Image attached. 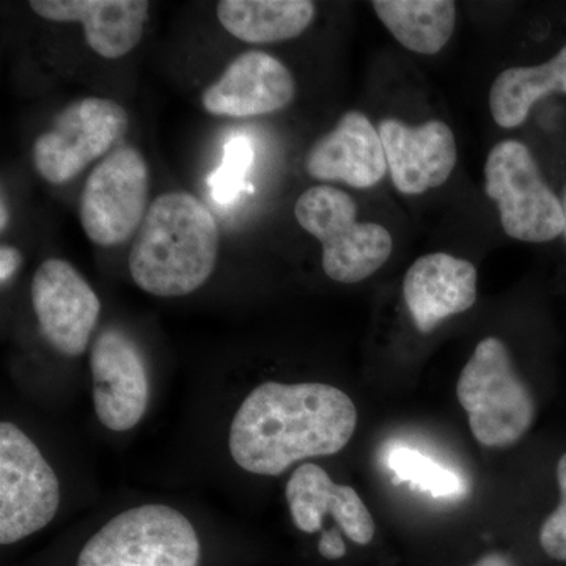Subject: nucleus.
<instances>
[{
  "mask_svg": "<svg viewBox=\"0 0 566 566\" xmlns=\"http://www.w3.org/2000/svg\"><path fill=\"white\" fill-rule=\"evenodd\" d=\"M356 427V405L344 390L322 382L268 381L238 408L230 455L251 474L277 476L297 461L342 452Z\"/></svg>",
  "mask_w": 566,
  "mask_h": 566,
  "instance_id": "f257e3e1",
  "label": "nucleus"
},
{
  "mask_svg": "<svg viewBox=\"0 0 566 566\" xmlns=\"http://www.w3.org/2000/svg\"><path fill=\"white\" fill-rule=\"evenodd\" d=\"M221 233L207 205L191 192H166L153 200L134 237L129 273L144 292L180 297L210 281Z\"/></svg>",
  "mask_w": 566,
  "mask_h": 566,
  "instance_id": "f03ea898",
  "label": "nucleus"
},
{
  "mask_svg": "<svg viewBox=\"0 0 566 566\" xmlns=\"http://www.w3.org/2000/svg\"><path fill=\"white\" fill-rule=\"evenodd\" d=\"M457 395L472 434L490 449L515 446L538 412L534 389L517 374L509 348L497 337L483 338L475 346L461 370Z\"/></svg>",
  "mask_w": 566,
  "mask_h": 566,
  "instance_id": "7ed1b4c3",
  "label": "nucleus"
},
{
  "mask_svg": "<svg viewBox=\"0 0 566 566\" xmlns=\"http://www.w3.org/2000/svg\"><path fill=\"white\" fill-rule=\"evenodd\" d=\"M294 216L322 243L323 271L334 282H363L392 255L389 230L381 223L357 221L353 197L334 186L307 189L294 205Z\"/></svg>",
  "mask_w": 566,
  "mask_h": 566,
  "instance_id": "20e7f679",
  "label": "nucleus"
},
{
  "mask_svg": "<svg viewBox=\"0 0 566 566\" xmlns=\"http://www.w3.org/2000/svg\"><path fill=\"white\" fill-rule=\"evenodd\" d=\"M191 521L167 505H142L112 517L82 546L76 566H200Z\"/></svg>",
  "mask_w": 566,
  "mask_h": 566,
  "instance_id": "39448f33",
  "label": "nucleus"
},
{
  "mask_svg": "<svg viewBox=\"0 0 566 566\" xmlns=\"http://www.w3.org/2000/svg\"><path fill=\"white\" fill-rule=\"evenodd\" d=\"M485 191L497 205L502 229L513 240L547 243L565 232L564 205L523 142H499L490 151Z\"/></svg>",
  "mask_w": 566,
  "mask_h": 566,
  "instance_id": "423d86ee",
  "label": "nucleus"
},
{
  "mask_svg": "<svg viewBox=\"0 0 566 566\" xmlns=\"http://www.w3.org/2000/svg\"><path fill=\"white\" fill-rule=\"evenodd\" d=\"M150 172L139 150H112L92 170L82 188L80 219L93 244L115 248L139 232L148 208Z\"/></svg>",
  "mask_w": 566,
  "mask_h": 566,
  "instance_id": "0eeeda50",
  "label": "nucleus"
},
{
  "mask_svg": "<svg viewBox=\"0 0 566 566\" xmlns=\"http://www.w3.org/2000/svg\"><path fill=\"white\" fill-rule=\"evenodd\" d=\"M61 483L21 428L0 423V543L14 545L54 520Z\"/></svg>",
  "mask_w": 566,
  "mask_h": 566,
  "instance_id": "6e6552de",
  "label": "nucleus"
},
{
  "mask_svg": "<svg viewBox=\"0 0 566 566\" xmlns=\"http://www.w3.org/2000/svg\"><path fill=\"white\" fill-rule=\"evenodd\" d=\"M129 117L120 104L98 96L71 103L51 128L36 137L32 163L51 185H66L92 163L109 155L128 132Z\"/></svg>",
  "mask_w": 566,
  "mask_h": 566,
  "instance_id": "1a4fd4ad",
  "label": "nucleus"
},
{
  "mask_svg": "<svg viewBox=\"0 0 566 566\" xmlns=\"http://www.w3.org/2000/svg\"><path fill=\"white\" fill-rule=\"evenodd\" d=\"M31 294L48 344L65 356H81L102 314V303L91 283L66 260L50 259L36 268Z\"/></svg>",
  "mask_w": 566,
  "mask_h": 566,
  "instance_id": "9d476101",
  "label": "nucleus"
},
{
  "mask_svg": "<svg viewBox=\"0 0 566 566\" xmlns=\"http://www.w3.org/2000/svg\"><path fill=\"white\" fill-rule=\"evenodd\" d=\"M91 370L99 422L117 433L132 430L147 411L150 395L139 346L122 331H104L93 345Z\"/></svg>",
  "mask_w": 566,
  "mask_h": 566,
  "instance_id": "9b49d317",
  "label": "nucleus"
},
{
  "mask_svg": "<svg viewBox=\"0 0 566 566\" xmlns=\"http://www.w3.org/2000/svg\"><path fill=\"white\" fill-rule=\"evenodd\" d=\"M378 132L395 189L405 196H420L439 188L455 169V134L444 122L406 125L387 118L379 123Z\"/></svg>",
  "mask_w": 566,
  "mask_h": 566,
  "instance_id": "f8f14e48",
  "label": "nucleus"
},
{
  "mask_svg": "<svg viewBox=\"0 0 566 566\" xmlns=\"http://www.w3.org/2000/svg\"><path fill=\"white\" fill-rule=\"evenodd\" d=\"M296 96L292 71L274 55L248 51L230 62L202 95L203 109L218 117H259L285 109Z\"/></svg>",
  "mask_w": 566,
  "mask_h": 566,
  "instance_id": "ddd939ff",
  "label": "nucleus"
},
{
  "mask_svg": "<svg viewBox=\"0 0 566 566\" xmlns=\"http://www.w3.org/2000/svg\"><path fill=\"white\" fill-rule=\"evenodd\" d=\"M305 170L318 181H340L352 188L368 189L382 181L389 167L374 123L363 112L349 111L333 132L319 137L308 150Z\"/></svg>",
  "mask_w": 566,
  "mask_h": 566,
  "instance_id": "4468645a",
  "label": "nucleus"
},
{
  "mask_svg": "<svg viewBox=\"0 0 566 566\" xmlns=\"http://www.w3.org/2000/svg\"><path fill=\"white\" fill-rule=\"evenodd\" d=\"M285 497L294 526L304 534L322 531L329 515L356 545L367 546L374 539V516L360 495L352 486L335 483L318 464H301L286 483Z\"/></svg>",
  "mask_w": 566,
  "mask_h": 566,
  "instance_id": "2eb2a0df",
  "label": "nucleus"
},
{
  "mask_svg": "<svg viewBox=\"0 0 566 566\" xmlns=\"http://www.w3.org/2000/svg\"><path fill=\"white\" fill-rule=\"evenodd\" d=\"M403 296L417 329L431 334L447 318L464 314L475 304V266L450 253H428L406 273Z\"/></svg>",
  "mask_w": 566,
  "mask_h": 566,
  "instance_id": "dca6fc26",
  "label": "nucleus"
},
{
  "mask_svg": "<svg viewBox=\"0 0 566 566\" xmlns=\"http://www.w3.org/2000/svg\"><path fill=\"white\" fill-rule=\"evenodd\" d=\"M29 6L43 20L81 24L88 48L109 61L140 43L150 11L147 0H32Z\"/></svg>",
  "mask_w": 566,
  "mask_h": 566,
  "instance_id": "f3484780",
  "label": "nucleus"
},
{
  "mask_svg": "<svg viewBox=\"0 0 566 566\" xmlns=\"http://www.w3.org/2000/svg\"><path fill=\"white\" fill-rule=\"evenodd\" d=\"M218 20L234 39L249 44H270L296 39L315 18L311 0H222Z\"/></svg>",
  "mask_w": 566,
  "mask_h": 566,
  "instance_id": "a211bd4d",
  "label": "nucleus"
},
{
  "mask_svg": "<svg viewBox=\"0 0 566 566\" xmlns=\"http://www.w3.org/2000/svg\"><path fill=\"white\" fill-rule=\"evenodd\" d=\"M371 7L394 39L416 54H438L455 32L452 0H375Z\"/></svg>",
  "mask_w": 566,
  "mask_h": 566,
  "instance_id": "6ab92c4d",
  "label": "nucleus"
},
{
  "mask_svg": "<svg viewBox=\"0 0 566 566\" xmlns=\"http://www.w3.org/2000/svg\"><path fill=\"white\" fill-rule=\"evenodd\" d=\"M551 93H566V44L543 65L502 71L490 88L491 115L501 128H517Z\"/></svg>",
  "mask_w": 566,
  "mask_h": 566,
  "instance_id": "aec40b11",
  "label": "nucleus"
},
{
  "mask_svg": "<svg viewBox=\"0 0 566 566\" xmlns=\"http://www.w3.org/2000/svg\"><path fill=\"white\" fill-rule=\"evenodd\" d=\"M387 465L398 479L428 491L436 497H458L464 493L463 480L455 472L415 449L397 447L387 457Z\"/></svg>",
  "mask_w": 566,
  "mask_h": 566,
  "instance_id": "412c9836",
  "label": "nucleus"
},
{
  "mask_svg": "<svg viewBox=\"0 0 566 566\" xmlns=\"http://www.w3.org/2000/svg\"><path fill=\"white\" fill-rule=\"evenodd\" d=\"M253 163L251 142L244 136H234L223 148L221 166L208 177L212 199L219 205L233 203L245 189V175Z\"/></svg>",
  "mask_w": 566,
  "mask_h": 566,
  "instance_id": "4be33fe9",
  "label": "nucleus"
},
{
  "mask_svg": "<svg viewBox=\"0 0 566 566\" xmlns=\"http://www.w3.org/2000/svg\"><path fill=\"white\" fill-rule=\"evenodd\" d=\"M556 479L560 490V505L539 523L536 543L547 560L566 565V449L556 460Z\"/></svg>",
  "mask_w": 566,
  "mask_h": 566,
  "instance_id": "5701e85b",
  "label": "nucleus"
},
{
  "mask_svg": "<svg viewBox=\"0 0 566 566\" xmlns=\"http://www.w3.org/2000/svg\"><path fill=\"white\" fill-rule=\"evenodd\" d=\"M22 263V253L20 249L13 245L3 244L0 248V282L6 285L7 282L17 274Z\"/></svg>",
  "mask_w": 566,
  "mask_h": 566,
  "instance_id": "b1692460",
  "label": "nucleus"
},
{
  "mask_svg": "<svg viewBox=\"0 0 566 566\" xmlns=\"http://www.w3.org/2000/svg\"><path fill=\"white\" fill-rule=\"evenodd\" d=\"M319 554L327 560L345 557L346 546L338 531H324L318 545Z\"/></svg>",
  "mask_w": 566,
  "mask_h": 566,
  "instance_id": "393cba45",
  "label": "nucleus"
},
{
  "mask_svg": "<svg viewBox=\"0 0 566 566\" xmlns=\"http://www.w3.org/2000/svg\"><path fill=\"white\" fill-rule=\"evenodd\" d=\"M471 566H517V564L509 554L494 551V553L485 554V556L480 557L479 560Z\"/></svg>",
  "mask_w": 566,
  "mask_h": 566,
  "instance_id": "a878e982",
  "label": "nucleus"
},
{
  "mask_svg": "<svg viewBox=\"0 0 566 566\" xmlns=\"http://www.w3.org/2000/svg\"><path fill=\"white\" fill-rule=\"evenodd\" d=\"M0 212H2V216H0V230L6 232L7 226H9V208H7L6 205V197H2V203H0Z\"/></svg>",
  "mask_w": 566,
  "mask_h": 566,
  "instance_id": "bb28decb",
  "label": "nucleus"
},
{
  "mask_svg": "<svg viewBox=\"0 0 566 566\" xmlns=\"http://www.w3.org/2000/svg\"><path fill=\"white\" fill-rule=\"evenodd\" d=\"M564 211H565V237H566V197H565V205H564Z\"/></svg>",
  "mask_w": 566,
  "mask_h": 566,
  "instance_id": "cd10ccee",
  "label": "nucleus"
}]
</instances>
